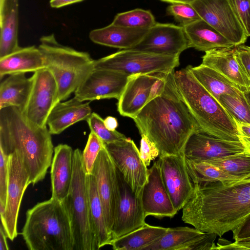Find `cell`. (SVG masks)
Here are the masks:
<instances>
[{"label":"cell","mask_w":250,"mask_h":250,"mask_svg":"<svg viewBox=\"0 0 250 250\" xmlns=\"http://www.w3.org/2000/svg\"><path fill=\"white\" fill-rule=\"evenodd\" d=\"M250 214V181L230 185L220 182L193 184L182 208V220L199 230L221 237L239 226Z\"/></svg>","instance_id":"1"},{"label":"cell","mask_w":250,"mask_h":250,"mask_svg":"<svg viewBox=\"0 0 250 250\" xmlns=\"http://www.w3.org/2000/svg\"><path fill=\"white\" fill-rule=\"evenodd\" d=\"M174 72L168 74L162 94L148 102L133 119L141 135L155 144L159 157L183 152L189 137L200 130L177 92Z\"/></svg>","instance_id":"2"},{"label":"cell","mask_w":250,"mask_h":250,"mask_svg":"<svg viewBox=\"0 0 250 250\" xmlns=\"http://www.w3.org/2000/svg\"><path fill=\"white\" fill-rule=\"evenodd\" d=\"M0 149L7 155L17 153L34 186L44 179L54 148L47 125L33 124L10 106L0 109Z\"/></svg>","instance_id":"3"},{"label":"cell","mask_w":250,"mask_h":250,"mask_svg":"<svg viewBox=\"0 0 250 250\" xmlns=\"http://www.w3.org/2000/svg\"><path fill=\"white\" fill-rule=\"evenodd\" d=\"M174 81L181 99L200 130L222 139L240 141L235 121L219 101L197 81L188 66L174 71Z\"/></svg>","instance_id":"4"},{"label":"cell","mask_w":250,"mask_h":250,"mask_svg":"<svg viewBox=\"0 0 250 250\" xmlns=\"http://www.w3.org/2000/svg\"><path fill=\"white\" fill-rule=\"evenodd\" d=\"M21 235L30 250H74L70 220L62 202L51 198L26 213Z\"/></svg>","instance_id":"5"},{"label":"cell","mask_w":250,"mask_h":250,"mask_svg":"<svg viewBox=\"0 0 250 250\" xmlns=\"http://www.w3.org/2000/svg\"><path fill=\"white\" fill-rule=\"evenodd\" d=\"M38 46L45 68L53 74L58 88L57 104L67 99L94 69L95 60L86 52L60 44L53 34L42 37Z\"/></svg>","instance_id":"6"},{"label":"cell","mask_w":250,"mask_h":250,"mask_svg":"<svg viewBox=\"0 0 250 250\" xmlns=\"http://www.w3.org/2000/svg\"><path fill=\"white\" fill-rule=\"evenodd\" d=\"M62 201L70 220L74 250L100 249L90 213L82 152L79 148L74 150L73 176L70 189Z\"/></svg>","instance_id":"7"},{"label":"cell","mask_w":250,"mask_h":250,"mask_svg":"<svg viewBox=\"0 0 250 250\" xmlns=\"http://www.w3.org/2000/svg\"><path fill=\"white\" fill-rule=\"evenodd\" d=\"M179 56L123 49L95 60V69H105L130 75L168 73L179 65Z\"/></svg>","instance_id":"8"},{"label":"cell","mask_w":250,"mask_h":250,"mask_svg":"<svg viewBox=\"0 0 250 250\" xmlns=\"http://www.w3.org/2000/svg\"><path fill=\"white\" fill-rule=\"evenodd\" d=\"M30 78V94L21 112L33 124L45 126L51 110L57 104L58 85L53 74L46 68L34 72Z\"/></svg>","instance_id":"9"},{"label":"cell","mask_w":250,"mask_h":250,"mask_svg":"<svg viewBox=\"0 0 250 250\" xmlns=\"http://www.w3.org/2000/svg\"><path fill=\"white\" fill-rule=\"evenodd\" d=\"M190 4L201 19L235 46L246 42L248 36L228 0H194Z\"/></svg>","instance_id":"10"},{"label":"cell","mask_w":250,"mask_h":250,"mask_svg":"<svg viewBox=\"0 0 250 250\" xmlns=\"http://www.w3.org/2000/svg\"><path fill=\"white\" fill-rule=\"evenodd\" d=\"M92 174L96 179L106 226L111 233L120 200V189L117 168L105 144L98 155Z\"/></svg>","instance_id":"11"},{"label":"cell","mask_w":250,"mask_h":250,"mask_svg":"<svg viewBox=\"0 0 250 250\" xmlns=\"http://www.w3.org/2000/svg\"><path fill=\"white\" fill-rule=\"evenodd\" d=\"M105 146L125 182L136 195L141 194L147 181L148 169L134 141L126 138Z\"/></svg>","instance_id":"12"},{"label":"cell","mask_w":250,"mask_h":250,"mask_svg":"<svg viewBox=\"0 0 250 250\" xmlns=\"http://www.w3.org/2000/svg\"><path fill=\"white\" fill-rule=\"evenodd\" d=\"M5 214L1 220L8 238L17 236V222L24 193L31 184L30 176L17 153L9 155Z\"/></svg>","instance_id":"13"},{"label":"cell","mask_w":250,"mask_h":250,"mask_svg":"<svg viewBox=\"0 0 250 250\" xmlns=\"http://www.w3.org/2000/svg\"><path fill=\"white\" fill-rule=\"evenodd\" d=\"M162 178L173 205L178 212L182 209L193 189L183 152L159 157L157 160Z\"/></svg>","instance_id":"14"},{"label":"cell","mask_w":250,"mask_h":250,"mask_svg":"<svg viewBox=\"0 0 250 250\" xmlns=\"http://www.w3.org/2000/svg\"><path fill=\"white\" fill-rule=\"evenodd\" d=\"M189 48L184 28L172 23L156 22L131 49L157 54L178 56Z\"/></svg>","instance_id":"15"},{"label":"cell","mask_w":250,"mask_h":250,"mask_svg":"<svg viewBox=\"0 0 250 250\" xmlns=\"http://www.w3.org/2000/svg\"><path fill=\"white\" fill-rule=\"evenodd\" d=\"M129 75L117 71L94 69L75 91L82 102L120 97Z\"/></svg>","instance_id":"16"},{"label":"cell","mask_w":250,"mask_h":250,"mask_svg":"<svg viewBox=\"0 0 250 250\" xmlns=\"http://www.w3.org/2000/svg\"><path fill=\"white\" fill-rule=\"evenodd\" d=\"M120 200L111 230L112 240L142 227L145 223L142 193L137 195L124 180L118 170Z\"/></svg>","instance_id":"17"},{"label":"cell","mask_w":250,"mask_h":250,"mask_svg":"<svg viewBox=\"0 0 250 250\" xmlns=\"http://www.w3.org/2000/svg\"><path fill=\"white\" fill-rule=\"evenodd\" d=\"M244 151H248L240 141L222 139L199 130L189 137L183 153L189 160L207 161Z\"/></svg>","instance_id":"18"},{"label":"cell","mask_w":250,"mask_h":250,"mask_svg":"<svg viewBox=\"0 0 250 250\" xmlns=\"http://www.w3.org/2000/svg\"><path fill=\"white\" fill-rule=\"evenodd\" d=\"M142 203L146 217L172 218L177 213L164 184L157 161L148 169L147 181L142 190Z\"/></svg>","instance_id":"19"},{"label":"cell","mask_w":250,"mask_h":250,"mask_svg":"<svg viewBox=\"0 0 250 250\" xmlns=\"http://www.w3.org/2000/svg\"><path fill=\"white\" fill-rule=\"evenodd\" d=\"M163 74L130 75L117 104L120 115L134 118L148 102L153 85Z\"/></svg>","instance_id":"20"},{"label":"cell","mask_w":250,"mask_h":250,"mask_svg":"<svg viewBox=\"0 0 250 250\" xmlns=\"http://www.w3.org/2000/svg\"><path fill=\"white\" fill-rule=\"evenodd\" d=\"M202 63L221 73L242 92L250 91V79L235 57L234 46L218 47L205 52Z\"/></svg>","instance_id":"21"},{"label":"cell","mask_w":250,"mask_h":250,"mask_svg":"<svg viewBox=\"0 0 250 250\" xmlns=\"http://www.w3.org/2000/svg\"><path fill=\"white\" fill-rule=\"evenodd\" d=\"M73 153L72 147L66 144H59L54 149L50 170L51 197L61 201L67 196L71 186Z\"/></svg>","instance_id":"22"},{"label":"cell","mask_w":250,"mask_h":250,"mask_svg":"<svg viewBox=\"0 0 250 250\" xmlns=\"http://www.w3.org/2000/svg\"><path fill=\"white\" fill-rule=\"evenodd\" d=\"M83 102L74 96L69 100L57 104L46 123L51 134H59L73 124L86 120L92 113L91 109L89 102Z\"/></svg>","instance_id":"23"},{"label":"cell","mask_w":250,"mask_h":250,"mask_svg":"<svg viewBox=\"0 0 250 250\" xmlns=\"http://www.w3.org/2000/svg\"><path fill=\"white\" fill-rule=\"evenodd\" d=\"M148 29L119 26L111 23L104 27L92 30L89 37L91 41L97 44L128 49L139 43Z\"/></svg>","instance_id":"24"},{"label":"cell","mask_w":250,"mask_h":250,"mask_svg":"<svg viewBox=\"0 0 250 250\" xmlns=\"http://www.w3.org/2000/svg\"><path fill=\"white\" fill-rule=\"evenodd\" d=\"M19 0H0V59L19 49Z\"/></svg>","instance_id":"25"},{"label":"cell","mask_w":250,"mask_h":250,"mask_svg":"<svg viewBox=\"0 0 250 250\" xmlns=\"http://www.w3.org/2000/svg\"><path fill=\"white\" fill-rule=\"evenodd\" d=\"M44 68L43 58L38 47H21L0 59V78L7 75L35 72Z\"/></svg>","instance_id":"26"},{"label":"cell","mask_w":250,"mask_h":250,"mask_svg":"<svg viewBox=\"0 0 250 250\" xmlns=\"http://www.w3.org/2000/svg\"><path fill=\"white\" fill-rule=\"evenodd\" d=\"M189 48L206 52L218 47H232L231 42L202 19L184 27Z\"/></svg>","instance_id":"27"},{"label":"cell","mask_w":250,"mask_h":250,"mask_svg":"<svg viewBox=\"0 0 250 250\" xmlns=\"http://www.w3.org/2000/svg\"><path fill=\"white\" fill-rule=\"evenodd\" d=\"M32 81L25 73L9 75L0 85V109L15 106L23 110L30 94Z\"/></svg>","instance_id":"28"},{"label":"cell","mask_w":250,"mask_h":250,"mask_svg":"<svg viewBox=\"0 0 250 250\" xmlns=\"http://www.w3.org/2000/svg\"><path fill=\"white\" fill-rule=\"evenodd\" d=\"M188 67L197 81L218 101L223 94L238 96L244 95L234 83L208 66L201 63L197 66Z\"/></svg>","instance_id":"29"},{"label":"cell","mask_w":250,"mask_h":250,"mask_svg":"<svg viewBox=\"0 0 250 250\" xmlns=\"http://www.w3.org/2000/svg\"><path fill=\"white\" fill-rule=\"evenodd\" d=\"M167 229L146 223L135 230L112 240L109 245L114 250H143L160 238Z\"/></svg>","instance_id":"30"},{"label":"cell","mask_w":250,"mask_h":250,"mask_svg":"<svg viewBox=\"0 0 250 250\" xmlns=\"http://www.w3.org/2000/svg\"><path fill=\"white\" fill-rule=\"evenodd\" d=\"M189 175L193 184L220 182L230 185L247 178L234 176L206 161L191 160L185 158Z\"/></svg>","instance_id":"31"},{"label":"cell","mask_w":250,"mask_h":250,"mask_svg":"<svg viewBox=\"0 0 250 250\" xmlns=\"http://www.w3.org/2000/svg\"><path fill=\"white\" fill-rule=\"evenodd\" d=\"M86 185L91 216L97 234L100 249L110 245V232L106 226L104 209L99 197L94 176L86 174Z\"/></svg>","instance_id":"32"},{"label":"cell","mask_w":250,"mask_h":250,"mask_svg":"<svg viewBox=\"0 0 250 250\" xmlns=\"http://www.w3.org/2000/svg\"><path fill=\"white\" fill-rule=\"evenodd\" d=\"M196 228H167L166 233L143 250H182L184 246L203 233Z\"/></svg>","instance_id":"33"},{"label":"cell","mask_w":250,"mask_h":250,"mask_svg":"<svg viewBox=\"0 0 250 250\" xmlns=\"http://www.w3.org/2000/svg\"><path fill=\"white\" fill-rule=\"evenodd\" d=\"M226 172L240 177L250 176V153L248 151L207 160Z\"/></svg>","instance_id":"34"},{"label":"cell","mask_w":250,"mask_h":250,"mask_svg":"<svg viewBox=\"0 0 250 250\" xmlns=\"http://www.w3.org/2000/svg\"><path fill=\"white\" fill-rule=\"evenodd\" d=\"M156 23L149 10L137 8L117 14L112 23L119 26L149 29Z\"/></svg>","instance_id":"35"},{"label":"cell","mask_w":250,"mask_h":250,"mask_svg":"<svg viewBox=\"0 0 250 250\" xmlns=\"http://www.w3.org/2000/svg\"><path fill=\"white\" fill-rule=\"evenodd\" d=\"M219 101L235 122L250 125V105L244 95L223 94Z\"/></svg>","instance_id":"36"},{"label":"cell","mask_w":250,"mask_h":250,"mask_svg":"<svg viewBox=\"0 0 250 250\" xmlns=\"http://www.w3.org/2000/svg\"><path fill=\"white\" fill-rule=\"evenodd\" d=\"M91 132L99 137L104 144L126 138L116 130L111 131L105 126L104 119L97 113L93 112L86 120Z\"/></svg>","instance_id":"37"},{"label":"cell","mask_w":250,"mask_h":250,"mask_svg":"<svg viewBox=\"0 0 250 250\" xmlns=\"http://www.w3.org/2000/svg\"><path fill=\"white\" fill-rule=\"evenodd\" d=\"M104 143L96 134L90 132L88 140L82 152V160L86 174L92 173L94 164L98 155Z\"/></svg>","instance_id":"38"},{"label":"cell","mask_w":250,"mask_h":250,"mask_svg":"<svg viewBox=\"0 0 250 250\" xmlns=\"http://www.w3.org/2000/svg\"><path fill=\"white\" fill-rule=\"evenodd\" d=\"M167 13L183 27L201 19L190 3H172L167 7Z\"/></svg>","instance_id":"39"},{"label":"cell","mask_w":250,"mask_h":250,"mask_svg":"<svg viewBox=\"0 0 250 250\" xmlns=\"http://www.w3.org/2000/svg\"><path fill=\"white\" fill-rule=\"evenodd\" d=\"M228 0L247 36L250 37V0Z\"/></svg>","instance_id":"40"},{"label":"cell","mask_w":250,"mask_h":250,"mask_svg":"<svg viewBox=\"0 0 250 250\" xmlns=\"http://www.w3.org/2000/svg\"><path fill=\"white\" fill-rule=\"evenodd\" d=\"M140 154L142 160L146 166L150 162L159 156V151L155 144L144 135H141Z\"/></svg>","instance_id":"41"},{"label":"cell","mask_w":250,"mask_h":250,"mask_svg":"<svg viewBox=\"0 0 250 250\" xmlns=\"http://www.w3.org/2000/svg\"><path fill=\"white\" fill-rule=\"evenodd\" d=\"M9 155L0 149V203L5 207Z\"/></svg>","instance_id":"42"},{"label":"cell","mask_w":250,"mask_h":250,"mask_svg":"<svg viewBox=\"0 0 250 250\" xmlns=\"http://www.w3.org/2000/svg\"><path fill=\"white\" fill-rule=\"evenodd\" d=\"M235 56L250 79V46L240 44L234 46Z\"/></svg>","instance_id":"43"},{"label":"cell","mask_w":250,"mask_h":250,"mask_svg":"<svg viewBox=\"0 0 250 250\" xmlns=\"http://www.w3.org/2000/svg\"><path fill=\"white\" fill-rule=\"evenodd\" d=\"M234 241L250 238V214L243 222L232 231Z\"/></svg>","instance_id":"44"},{"label":"cell","mask_w":250,"mask_h":250,"mask_svg":"<svg viewBox=\"0 0 250 250\" xmlns=\"http://www.w3.org/2000/svg\"><path fill=\"white\" fill-rule=\"evenodd\" d=\"M216 250H250V238L223 244L217 243Z\"/></svg>","instance_id":"45"},{"label":"cell","mask_w":250,"mask_h":250,"mask_svg":"<svg viewBox=\"0 0 250 250\" xmlns=\"http://www.w3.org/2000/svg\"><path fill=\"white\" fill-rule=\"evenodd\" d=\"M240 135V141L250 153V125L236 123Z\"/></svg>","instance_id":"46"},{"label":"cell","mask_w":250,"mask_h":250,"mask_svg":"<svg viewBox=\"0 0 250 250\" xmlns=\"http://www.w3.org/2000/svg\"><path fill=\"white\" fill-rule=\"evenodd\" d=\"M84 0H50L49 4L51 7L58 8Z\"/></svg>","instance_id":"47"},{"label":"cell","mask_w":250,"mask_h":250,"mask_svg":"<svg viewBox=\"0 0 250 250\" xmlns=\"http://www.w3.org/2000/svg\"><path fill=\"white\" fill-rule=\"evenodd\" d=\"M7 238H8L5 229L0 223V250H9L7 242Z\"/></svg>","instance_id":"48"},{"label":"cell","mask_w":250,"mask_h":250,"mask_svg":"<svg viewBox=\"0 0 250 250\" xmlns=\"http://www.w3.org/2000/svg\"><path fill=\"white\" fill-rule=\"evenodd\" d=\"M106 128L111 131H114L117 127L118 123L117 119L112 116H108L104 120Z\"/></svg>","instance_id":"49"},{"label":"cell","mask_w":250,"mask_h":250,"mask_svg":"<svg viewBox=\"0 0 250 250\" xmlns=\"http://www.w3.org/2000/svg\"><path fill=\"white\" fill-rule=\"evenodd\" d=\"M160 0L172 4V3H190L194 0Z\"/></svg>","instance_id":"50"},{"label":"cell","mask_w":250,"mask_h":250,"mask_svg":"<svg viewBox=\"0 0 250 250\" xmlns=\"http://www.w3.org/2000/svg\"><path fill=\"white\" fill-rule=\"evenodd\" d=\"M244 95L249 103V104L250 105V91L248 92L244 93Z\"/></svg>","instance_id":"51"},{"label":"cell","mask_w":250,"mask_h":250,"mask_svg":"<svg viewBox=\"0 0 250 250\" xmlns=\"http://www.w3.org/2000/svg\"><path fill=\"white\" fill-rule=\"evenodd\" d=\"M248 179H249V180L250 181V177H248Z\"/></svg>","instance_id":"52"},{"label":"cell","mask_w":250,"mask_h":250,"mask_svg":"<svg viewBox=\"0 0 250 250\" xmlns=\"http://www.w3.org/2000/svg\"></svg>","instance_id":"53"}]
</instances>
